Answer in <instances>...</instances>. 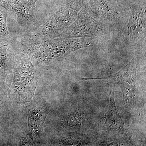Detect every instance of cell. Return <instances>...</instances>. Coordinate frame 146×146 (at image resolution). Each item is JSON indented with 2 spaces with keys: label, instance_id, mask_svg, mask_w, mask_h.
<instances>
[{
  "label": "cell",
  "instance_id": "cell-1",
  "mask_svg": "<svg viewBox=\"0 0 146 146\" xmlns=\"http://www.w3.org/2000/svg\"><path fill=\"white\" fill-rule=\"evenodd\" d=\"M83 5V0H72L60 7L39 27L38 32L50 38L58 37L76 21Z\"/></svg>",
  "mask_w": 146,
  "mask_h": 146
},
{
  "label": "cell",
  "instance_id": "cell-2",
  "mask_svg": "<svg viewBox=\"0 0 146 146\" xmlns=\"http://www.w3.org/2000/svg\"><path fill=\"white\" fill-rule=\"evenodd\" d=\"M106 26L94 20L82 8L76 21L58 37H89L103 33Z\"/></svg>",
  "mask_w": 146,
  "mask_h": 146
},
{
  "label": "cell",
  "instance_id": "cell-3",
  "mask_svg": "<svg viewBox=\"0 0 146 146\" xmlns=\"http://www.w3.org/2000/svg\"><path fill=\"white\" fill-rule=\"evenodd\" d=\"M2 6L14 18L18 25L24 27H37L33 9L17 0H4Z\"/></svg>",
  "mask_w": 146,
  "mask_h": 146
},
{
  "label": "cell",
  "instance_id": "cell-4",
  "mask_svg": "<svg viewBox=\"0 0 146 146\" xmlns=\"http://www.w3.org/2000/svg\"><path fill=\"white\" fill-rule=\"evenodd\" d=\"M145 4L135 5L132 8L126 34L131 41L136 42L145 33Z\"/></svg>",
  "mask_w": 146,
  "mask_h": 146
},
{
  "label": "cell",
  "instance_id": "cell-5",
  "mask_svg": "<svg viewBox=\"0 0 146 146\" xmlns=\"http://www.w3.org/2000/svg\"><path fill=\"white\" fill-rule=\"evenodd\" d=\"M86 5L102 20L113 21L119 16V10L107 0H88Z\"/></svg>",
  "mask_w": 146,
  "mask_h": 146
},
{
  "label": "cell",
  "instance_id": "cell-6",
  "mask_svg": "<svg viewBox=\"0 0 146 146\" xmlns=\"http://www.w3.org/2000/svg\"><path fill=\"white\" fill-rule=\"evenodd\" d=\"M8 16L5 9L0 5V39H8L10 37L7 25V18Z\"/></svg>",
  "mask_w": 146,
  "mask_h": 146
}]
</instances>
